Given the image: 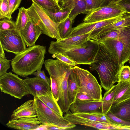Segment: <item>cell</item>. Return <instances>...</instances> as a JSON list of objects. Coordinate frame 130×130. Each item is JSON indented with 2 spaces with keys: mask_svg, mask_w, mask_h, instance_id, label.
Here are the masks:
<instances>
[{
  "mask_svg": "<svg viewBox=\"0 0 130 130\" xmlns=\"http://www.w3.org/2000/svg\"><path fill=\"white\" fill-rule=\"evenodd\" d=\"M46 46L36 45L29 47L16 55L11 60L12 71L17 75L27 77L38 70L41 69L44 64Z\"/></svg>",
  "mask_w": 130,
  "mask_h": 130,
  "instance_id": "obj_1",
  "label": "cell"
},
{
  "mask_svg": "<svg viewBox=\"0 0 130 130\" xmlns=\"http://www.w3.org/2000/svg\"><path fill=\"white\" fill-rule=\"evenodd\" d=\"M90 66L91 70L97 72L101 85L106 91L118 82L120 67L116 59L101 45L94 61Z\"/></svg>",
  "mask_w": 130,
  "mask_h": 130,
  "instance_id": "obj_2",
  "label": "cell"
},
{
  "mask_svg": "<svg viewBox=\"0 0 130 130\" xmlns=\"http://www.w3.org/2000/svg\"><path fill=\"white\" fill-rule=\"evenodd\" d=\"M50 76H53L58 83L59 90L57 102L63 113L69 110L70 104L68 94V81L71 68L58 59H48L44 63Z\"/></svg>",
  "mask_w": 130,
  "mask_h": 130,
  "instance_id": "obj_3",
  "label": "cell"
},
{
  "mask_svg": "<svg viewBox=\"0 0 130 130\" xmlns=\"http://www.w3.org/2000/svg\"><path fill=\"white\" fill-rule=\"evenodd\" d=\"M26 8L30 19L40 28L42 34L57 40L61 39L58 29L60 23L54 22L49 17L44 9L35 2Z\"/></svg>",
  "mask_w": 130,
  "mask_h": 130,
  "instance_id": "obj_4",
  "label": "cell"
},
{
  "mask_svg": "<svg viewBox=\"0 0 130 130\" xmlns=\"http://www.w3.org/2000/svg\"><path fill=\"white\" fill-rule=\"evenodd\" d=\"M71 69L79 87V92L86 93L95 100L102 101V89L96 78L88 71L76 66Z\"/></svg>",
  "mask_w": 130,
  "mask_h": 130,
  "instance_id": "obj_5",
  "label": "cell"
},
{
  "mask_svg": "<svg viewBox=\"0 0 130 130\" xmlns=\"http://www.w3.org/2000/svg\"><path fill=\"white\" fill-rule=\"evenodd\" d=\"M34 100L37 117L41 124L54 125L65 130L70 129L76 126V124L58 115L37 97H34Z\"/></svg>",
  "mask_w": 130,
  "mask_h": 130,
  "instance_id": "obj_6",
  "label": "cell"
},
{
  "mask_svg": "<svg viewBox=\"0 0 130 130\" xmlns=\"http://www.w3.org/2000/svg\"><path fill=\"white\" fill-rule=\"evenodd\" d=\"M98 43L116 59L120 67L128 61L130 56V33L117 40H104Z\"/></svg>",
  "mask_w": 130,
  "mask_h": 130,
  "instance_id": "obj_7",
  "label": "cell"
},
{
  "mask_svg": "<svg viewBox=\"0 0 130 130\" xmlns=\"http://www.w3.org/2000/svg\"><path fill=\"white\" fill-rule=\"evenodd\" d=\"M100 44L93 40L63 53L73 60L77 64L90 65L94 61Z\"/></svg>",
  "mask_w": 130,
  "mask_h": 130,
  "instance_id": "obj_8",
  "label": "cell"
},
{
  "mask_svg": "<svg viewBox=\"0 0 130 130\" xmlns=\"http://www.w3.org/2000/svg\"><path fill=\"white\" fill-rule=\"evenodd\" d=\"M1 91L19 99L29 93L23 79L11 72L0 77Z\"/></svg>",
  "mask_w": 130,
  "mask_h": 130,
  "instance_id": "obj_9",
  "label": "cell"
},
{
  "mask_svg": "<svg viewBox=\"0 0 130 130\" xmlns=\"http://www.w3.org/2000/svg\"><path fill=\"white\" fill-rule=\"evenodd\" d=\"M0 43L4 50L15 55L27 48L20 31L16 29L0 30Z\"/></svg>",
  "mask_w": 130,
  "mask_h": 130,
  "instance_id": "obj_10",
  "label": "cell"
},
{
  "mask_svg": "<svg viewBox=\"0 0 130 130\" xmlns=\"http://www.w3.org/2000/svg\"><path fill=\"white\" fill-rule=\"evenodd\" d=\"M130 16L128 13L100 21L92 22H82L73 27L68 38L81 35L91 32L89 37L90 39L101 29L116 21Z\"/></svg>",
  "mask_w": 130,
  "mask_h": 130,
  "instance_id": "obj_11",
  "label": "cell"
},
{
  "mask_svg": "<svg viewBox=\"0 0 130 130\" xmlns=\"http://www.w3.org/2000/svg\"><path fill=\"white\" fill-rule=\"evenodd\" d=\"M127 13L116 3L100 6L89 12L83 20L85 22H92L115 17Z\"/></svg>",
  "mask_w": 130,
  "mask_h": 130,
  "instance_id": "obj_12",
  "label": "cell"
},
{
  "mask_svg": "<svg viewBox=\"0 0 130 130\" xmlns=\"http://www.w3.org/2000/svg\"><path fill=\"white\" fill-rule=\"evenodd\" d=\"M91 32L56 41H52L48 51L50 54H63L88 41Z\"/></svg>",
  "mask_w": 130,
  "mask_h": 130,
  "instance_id": "obj_13",
  "label": "cell"
},
{
  "mask_svg": "<svg viewBox=\"0 0 130 130\" xmlns=\"http://www.w3.org/2000/svg\"><path fill=\"white\" fill-rule=\"evenodd\" d=\"M23 80L29 94L34 97L47 96L52 93L50 85L39 77H26Z\"/></svg>",
  "mask_w": 130,
  "mask_h": 130,
  "instance_id": "obj_14",
  "label": "cell"
},
{
  "mask_svg": "<svg viewBox=\"0 0 130 130\" xmlns=\"http://www.w3.org/2000/svg\"><path fill=\"white\" fill-rule=\"evenodd\" d=\"M64 117L74 124L86 126L99 130L123 129L121 127L79 117L73 115L70 110L64 115Z\"/></svg>",
  "mask_w": 130,
  "mask_h": 130,
  "instance_id": "obj_15",
  "label": "cell"
},
{
  "mask_svg": "<svg viewBox=\"0 0 130 130\" xmlns=\"http://www.w3.org/2000/svg\"><path fill=\"white\" fill-rule=\"evenodd\" d=\"M41 124L37 117H29L11 119L6 125L18 130H36Z\"/></svg>",
  "mask_w": 130,
  "mask_h": 130,
  "instance_id": "obj_16",
  "label": "cell"
},
{
  "mask_svg": "<svg viewBox=\"0 0 130 130\" xmlns=\"http://www.w3.org/2000/svg\"><path fill=\"white\" fill-rule=\"evenodd\" d=\"M20 32L26 45L29 47L36 45V42L42 34L39 27L31 19Z\"/></svg>",
  "mask_w": 130,
  "mask_h": 130,
  "instance_id": "obj_17",
  "label": "cell"
},
{
  "mask_svg": "<svg viewBox=\"0 0 130 130\" xmlns=\"http://www.w3.org/2000/svg\"><path fill=\"white\" fill-rule=\"evenodd\" d=\"M59 2L61 9L71 11L69 17L74 20L78 15L88 12L84 0H60Z\"/></svg>",
  "mask_w": 130,
  "mask_h": 130,
  "instance_id": "obj_18",
  "label": "cell"
},
{
  "mask_svg": "<svg viewBox=\"0 0 130 130\" xmlns=\"http://www.w3.org/2000/svg\"><path fill=\"white\" fill-rule=\"evenodd\" d=\"M102 101H82L76 99L71 104L69 110L72 113L99 111L101 108Z\"/></svg>",
  "mask_w": 130,
  "mask_h": 130,
  "instance_id": "obj_19",
  "label": "cell"
},
{
  "mask_svg": "<svg viewBox=\"0 0 130 130\" xmlns=\"http://www.w3.org/2000/svg\"><path fill=\"white\" fill-rule=\"evenodd\" d=\"M34 100H30L15 109L11 116V119L29 117H37Z\"/></svg>",
  "mask_w": 130,
  "mask_h": 130,
  "instance_id": "obj_20",
  "label": "cell"
},
{
  "mask_svg": "<svg viewBox=\"0 0 130 130\" xmlns=\"http://www.w3.org/2000/svg\"><path fill=\"white\" fill-rule=\"evenodd\" d=\"M110 111L119 118L130 122V98L113 104Z\"/></svg>",
  "mask_w": 130,
  "mask_h": 130,
  "instance_id": "obj_21",
  "label": "cell"
},
{
  "mask_svg": "<svg viewBox=\"0 0 130 130\" xmlns=\"http://www.w3.org/2000/svg\"><path fill=\"white\" fill-rule=\"evenodd\" d=\"M72 113L73 115L79 117L122 127L113 123L106 114H104L101 111H96L87 112Z\"/></svg>",
  "mask_w": 130,
  "mask_h": 130,
  "instance_id": "obj_22",
  "label": "cell"
},
{
  "mask_svg": "<svg viewBox=\"0 0 130 130\" xmlns=\"http://www.w3.org/2000/svg\"><path fill=\"white\" fill-rule=\"evenodd\" d=\"M130 98V82H118L113 104H116Z\"/></svg>",
  "mask_w": 130,
  "mask_h": 130,
  "instance_id": "obj_23",
  "label": "cell"
},
{
  "mask_svg": "<svg viewBox=\"0 0 130 130\" xmlns=\"http://www.w3.org/2000/svg\"><path fill=\"white\" fill-rule=\"evenodd\" d=\"M130 33V25L107 32L93 39L98 42L104 40H116Z\"/></svg>",
  "mask_w": 130,
  "mask_h": 130,
  "instance_id": "obj_24",
  "label": "cell"
},
{
  "mask_svg": "<svg viewBox=\"0 0 130 130\" xmlns=\"http://www.w3.org/2000/svg\"><path fill=\"white\" fill-rule=\"evenodd\" d=\"M79 89L76 75L71 68V73L68 79L67 88L68 97L70 105L75 100Z\"/></svg>",
  "mask_w": 130,
  "mask_h": 130,
  "instance_id": "obj_25",
  "label": "cell"
},
{
  "mask_svg": "<svg viewBox=\"0 0 130 130\" xmlns=\"http://www.w3.org/2000/svg\"><path fill=\"white\" fill-rule=\"evenodd\" d=\"M117 85H114L105 93L102 100L101 112L106 114L110 111L113 104Z\"/></svg>",
  "mask_w": 130,
  "mask_h": 130,
  "instance_id": "obj_26",
  "label": "cell"
},
{
  "mask_svg": "<svg viewBox=\"0 0 130 130\" xmlns=\"http://www.w3.org/2000/svg\"><path fill=\"white\" fill-rule=\"evenodd\" d=\"M130 25V16L116 21L103 28L96 34L94 39L109 31Z\"/></svg>",
  "mask_w": 130,
  "mask_h": 130,
  "instance_id": "obj_27",
  "label": "cell"
},
{
  "mask_svg": "<svg viewBox=\"0 0 130 130\" xmlns=\"http://www.w3.org/2000/svg\"><path fill=\"white\" fill-rule=\"evenodd\" d=\"M37 97L58 115L61 117H63V113L52 93L48 95L40 96Z\"/></svg>",
  "mask_w": 130,
  "mask_h": 130,
  "instance_id": "obj_28",
  "label": "cell"
},
{
  "mask_svg": "<svg viewBox=\"0 0 130 130\" xmlns=\"http://www.w3.org/2000/svg\"><path fill=\"white\" fill-rule=\"evenodd\" d=\"M30 18L26 8L23 7L19 8V12L15 22L16 30L20 31L23 29Z\"/></svg>",
  "mask_w": 130,
  "mask_h": 130,
  "instance_id": "obj_29",
  "label": "cell"
},
{
  "mask_svg": "<svg viewBox=\"0 0 130 130\" xmlns=\"http://www.w3.org/2000/svg\"><path fill=\"white\" fill-rule=\"evenodd\" d=\"M50 18L56 23H60L68 17L71 11L68 9H61L57 11L43 9Z\"/></svg>",
  "mask_w": 130,
  "mask_h": 130,
  "instance_id": "obj_30",
  "label": "cell"
},
{
  "mask_svg": "<svg viewBox=\"0 0 130 130\" xmlns=\"http://www.w3.org/2000/svg\"><path fill=\"white\" fill-rule=\"evenodd\" d=\"M74 21V20L68 17L60 23L58 29L61 39L68 38L72 30Z\"/></svg>",
  "mask_w": 130,
  "mask_h": 130,
  "instance_id": "obj_31",
  "label": "cell"
},
{
  "mask_svg": "<svg viewBox=\"0 0 130 130\" xmlns=\"http://www.w3.org/2000/svg\"><path fill=\"white\" fill-rule=\"evenodd\" d=\"M41 6L43 9L57 11L61 9L59 4L54 0H31Z\"/></svg>",
  "mask_w": 130,
  "mask_h": 130,
  "instance_id": "obj_32",
  "label": "cell"
},
{
  "mask_svg": "<svg viewBox=\"0 0 130 130\" xmlns=\"http://www.w3.org/2000/svg\"><path fill=\"white\" fill-rule=\"evenodd\" d=\"M52 56L53 58H56L71 68L74 67L77 64L73 60L63 54L55 53L53 54Z\"/></svg>",
  "mask_w": 130,
  "mask_h": 130,
  "instance_id": "obj_33",
  "label": "cell"
},
{
  "mask_svg": "<svg viewBox=\"0 0 130 130\" xmlns=\"http://www.w3.org/2000/svg\"><path fill=\"white\" fill-rule=\"evenodd\" d=\"M118 79V82L120 81L130 82V67L129 66L123 65L120 67Z\"/></svg>",
  "mask_w": 130,
  "mask_h": 130,
  "instance_id": "obj_34",
  "label": "cell"
},
{
  "mask_svg": "<svg viewBox=\"0 0 130 130\" xmlns=\"http://www.w3.org/2000/svg\"><path fill=\"white\" fill-rule=\"evenodd\" d=\"M0 21V30L5 31L16 30L15 22L11 19L5 18L2 19Z\"/></svg>",
  "mask_w": 130,
  "mask_h": 130,
  "instance_id": "obj_35",
  "label": "cell"
},
{
  "mask_svg": "<svg viewBox=\"0 0 130 130\" xmlns=\"http://www.w3.org/2000/svg\"><path fill=\"white\" fill-rule=\"evenodd\" d=\"M113 123L130 130V122L124 121L115 116L110 111L106 114Z\"/></svg>",
  "mask_w": 130,
  "mask_h": 130,
  "instance_id": "obj_36",
  "label": "cell"
},
{
  "mask_svg": "<svg viewBox=\"0 0 130 130\" xmlns=\"http://www.w3.org/2000/svg\"><path fill=\"white\" fill-rule=\"evenodd\" d=\"M22 0H8L9 8L6 18L12 19V14L19 7Z\"/></svg>",
  "mask_w": 130,
  "mask_h": 130,
  "instance_id": "obj_37",
  "label": "cell"
},
{
  "mask_svg": "<svg viewBox=\"0 0 130 130\" xmlns=\"http://www.w3.org/2000/svg\"><path fill=\"white\" fill-rule=\"evenodd\" d=\"M51 80L50 88L51 92L57 102L59 97V90L58 84L55 78L53 76H50Z\"/></svg>",
  "mask_w": 130,
  "mask_h": 130,
  "instance_id": "obj_38",
  "label": "cell"
},
{
  "mask_svg": "<svg viewBox=\"0 0 130 130\" xmlns=\"http://www.w3.org/2000/svg\"><path fill=\"white\" fill-rule=\"evenodd\" d=\"M10 60L6 58L0 57V77L7 73V71L10 67Z\"/></svg>",
  "mask_w": 130,
  "mask_h": 130,
  "instance_id": "obj_39",
  "label": "cell"
},
{
  "mask_svg": "<svg viewBox=\"0 0 130 130\" xmlns=\"http://www.w3.org/2000/svg\"><path fill=\"white\" fill-rule=\"evenodd\" d=\"M9 8L8 0H0V19L6 18Z\"/></svg>",
  "mask_w": 130,
  "mask_h": 130,
  "instance_id": "obj_40",
  "label": "cell"
},
{
  "mask_svg": "<svg viewBox=\"0 0 130 130\" xmlns=\"http://www.w3.org/2000/svg\"><path fill=\"white\" fill-rule=\"evenodd\" d=\"M86 10L88 12L94 10L100 6L102 0H84Z\"/></svg>",
  "mask_w": 130,
  "mask_h": 130,
  "instance_id": "obj_41",
  "label": "cell"
},
{
  "mask_svg": "<svg viewBox=\"0 0 130 130\" xmlns=\"http://www.w3.org/2000/svg\"><path fill=\"white\" fill-rule=\"evenodd\" d=\"M76 99L82 101H91L96 100L89 96L85 93L79 92L76 96Z\"/></svg>",
  "mask_w": 130,
  "mask_h": 130,
  "instance_id": "obj_42",
  "label": "cell"
},
{
  "mask_svg": "<svg viewBox=\"0 0 130 130\" xmlns=\"http://www.w3.org/2000/svg\"><path fill=\"white\" fill-rule=\"evenodd\" d=\"M126 12L130 14V0H122L116 3Z\"/></svg>",
  "mask_w": 130,
  "mask_h": 130,
  "instance_id": "obj_43",
  "label": "cell"
},
{
  "mask_svg": "<svg viewBox=\"0 0 130 130\" xmlns=\"http://www.w3.org/2000/svg\"><path fill=\"white\" fill-rule=\"evenodd\" d=\"M41 69H39L35 72L32 75L35 76L39 77L43 79L50 85L51 80L50 78L46 76L43 70L41 71Z\"/></svg>",
  "mask_w": 130,
  "mask_h": 130,
  "instance_id": "obj_44",
  "label": "cell"
},
{
  "mask_svg": "<svg viewBox=\"0 0 130 130\" xmlns=\"http://www.w3.org/2000/svg\"><path fill=\"white\" fill-rule=\"evenodd\" d=\"M121 0H102L99 7L107 6L116 3Z\"/></svg>",
  "mask_w": 130,
  "mask_h": 130,
  "instance_id": "obj_45",
  "label": "cell"
},
{
  "mask_svg": "<svg viewBox=\"0 0 130 130\" xmlns=\"http://www.w3.org/2000/svg\"><path fill=\"white\" fill-rule=\"evenodd\" d=\"M45 125V124H44ZM47 130H65L64 128L53 125H45Z\"/></svg>",
  "mask_w": 130,
  "mask_h": 130,
  "instance_id": "obj_46",
  "label": "cell"
},
{
  "mask_svg": "<svg viewBox=\"0 0 130 130\" xmlns=\"http://www.w3.org/2000/svg\"><path fill=\"white\" fill-rule=\"evenodd\" d=\"M0 57L3 58H6L5 56L4 50L1 43L0 44Z\"/></svg>",
  "mask_w": 130,
  "mask_h": 130,
  "instance_id": "obj_47",
  "label": "cell"
},
{
  "mask_svg": "<svg viewBox=\"0 0 130 130\" xmlns=\"http://www.w3.org/2000/svg\"><path fill=\"white\" fill-rule=\"evenodd\" d=\"M47 130L44 124H40L36 130Z\"/></svg>",
  "mask_w": 130,
  "mask_h": 130,
  "instance_id": "obj_48",
  "label": "cell"
},
{
  "mask_svg": "<svg viewBox=\"0 0 130 130\" xmlns=\"http://www.w3.org/2000/svg\"><path fill=\"white\" fill-rule=\"evenodd\" d=\"M57 3L59 4V3L60 2V0H54Z\"/></svg>",
  "mask_w": 130,
  "mask_h": 130,
  "instance_id": "obj_49",
  "label": "cell"
},
{
  "mask_svg": "<svg viewBox=\"0 0 130 130\" xmlns=\"http://www.w3.org/2000/svg\"><path fill=\"white\" fill-rule=\"evenodd\" d=\"M128 62L130 64V56L129 60L128 61Z\"/></svg>",
  "mask_w": 130,
  "mask_h": 130,
  "instance_id": "obj_50",
  "label": "cell"
}]
</instances>
